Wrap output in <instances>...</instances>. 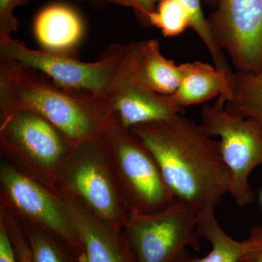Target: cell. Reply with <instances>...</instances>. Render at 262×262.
Here are the masks:
<instances>
[{"label": "cell", "mask_w": 262, "mask_h": 262, "mask_svg": "<svg viewBox=\"0 0 262 262\" xmlns=\"http://www.w3.org/2000/svg\"><path fill=\"white\" fill-rule=\"evenodd\" d=\"M20 110L44 117L75 146L98 140L110 120L106 98L67 89L39 71L0 57V115Z\"/></svg>", "instance_id": "7a4b0ae2"}, {"label": "cell", "mask_w": 262, "mask_h": 262, "mask_svg": "<svg viewBox=\"0 0 262 262\" xmlns=\"http://www.w3.org/2000/svg\"><path fill=\"white\" fill-rule=\"evenodd\" d=\"M81 3H85L94 8H102L113 5L111 0H76Z\"/></svg>", "instance_id": "484cf974"}, {"label": "cell", "mask_w": 262, "mask_h": 262, "mask_svg": "<svg viewBox=\"0 0 262 262\" xmlns=\"http://www.w3.org/2000/svg\"><path fill=\"white\" fill-rule=\"evenodd\" d=\"M205 3L208 6L215 7V0H203Z\"/></svg>", "instance_id": "4316f807"}, {"label": "cell", "mask_w": 262, "mask_h": 262, "mask_svg": "<svg viewBox=\"0 0 262 262\" xmlns=\"http://www.w3.org/2000/svg\"><path fill=\"white\" fill-rule=\"evenodd\" d=\"M0 203L8 207L21 220L56 235L82 259V248L61 198L2 158Z\"/></svg>", "instance_id": "9c48e42d"}, {"label": "cell", "mask_w": 262, "mask_h": 262, "mask_svg": "<svg viewBox=\"0 0 262 262\" xmlns=\"http://www.w3.org/2000/svg\"><path fill=\"white\" fill-rule=\"evenodd\" d=\"M130 130L154 157L176 199L203 213L215 211L229 194L230 175L220 142L208 136L201 124L179 114Z\"/></svg>", "instance_id": "6da1fadb"}, {"label": "cell", "mask_w": 262, "mask_h": 262, "mask_svg": "<svg viewBox=\"0 0 262 262\" xmlns=\"http://www.w3.org/2000/svg\"><path fill=\"white\" fill-rule=\"evenodd\" d=\"M201 125L208 136L220 138L221 155L230 175L229 194L237 206H249L255 198L250 176L262 165L261 127L229 111L221 96L214 104L203 106Z\"/></svg>", "instance_id": "52a82bcc"}, {"label": "cell", "mask_w": 262, "mask_h": 262, "mask_svg": "<svg viewBox=\"0 0 262 262\" xmlns=\"http://www.w3.org/2000/svg\"><path fill=\"white\" fill-rule=\"evenodd\" d=\"M113 5L133 8L142 25L149 27V18L157 9L159 0H111Z\"/></svg>", "instance_id": "cb8c5ba5"}, {"label": "cell", "mask_w": 262, "mask_h": 262, "mask_svg": "<svg viewBox=\"0 0 262 262\" xmlns=\"http://www.w3.org/2000/svg\"><path fill=\"white\" fill-rule=\"evenodd\" d=\"M98 141L130 214L154 213L173 203L154 157L130 129L108 121Z\"/></svg>", "instance_id": "3957f363"}, {"label": "cell", "mask_w": 262, "mask_h": 262, "mask_svg": "<svg viewBox=\"0 0 262 262\" xmlns=\"http://www.w3.org/2000/svg\"><path fill=\"white\" fill-rule=\"evenodd\" d=\"M34 32L44 51L69 55L80 42L84 26L75 10L68 5L53 4L38 13Z\"/></svg>", "instance_id": "5bb4252c"}, {"label": "cell", "mask_w": 262, "mask_h": 262, "mask_svg": "<svg viewBox=\"0 0 262 262\" xmlns=\"http://www.w3.org/2000/svg\"><path fill=\"white\" fill-rule=\"evenodd\" d=\"M0 218L6 226L18 262H35L18 215L4 204L0 203Z\"/></svg>", "instance_id": "44dd1931"}, {"label": "cell", "mask_w": 262, "mask_h": 262, "mask_svg": "<svg viewBox=\"0 0 262 262\" xmlns=\"http://www.w3.org/2000/svg\"><path fill=\"white\" fill-rule=\"evenodd\" d=\"M208 18L215 42L237 72L262 65V0H215Z\"/></svg>", "instance_id": "30bf717a"}, {"label": "cell", "mask_w": 262, "mask_h": 262, "mask_svg": "<svg viewBox=\"0 0 262 262\" xmlns=\"http://www.w3.org/2000/svg\"><path fill=\"white\" fill-rule=\"evenodd\" d=\"M200 212L180 200L147 214H130L123 227L138 262H175L201 248Z\"/></svg>", "instance_id": "ba28073f"}, {"label": "cell", "mask_w": 262, "mask_h": 262, "mask_svg": "<svg viewBox=\"0 0 262 262\" xmlns=\"http://www.w3.org/2000/svg\"><path fill=\"white\" fill-rule=\"evenodd\" d=\"M53 190L120 228L130 215L98 139L74 147L55 175Z\"/></svg>", "instance_id": "5b68a950"}, {"label": "cell", "mask_w": 262, "mask_h": 262, "mask_svg": "<svg viewBox=\"0 0 262 262\" xmlns=\"http://www.w3.org/2000/svg\"><path fill=\"white\" fill-rule=\"evenodd\" d=\"M75 146L59 129L33 112L0 115L2 159L53 192L55 175Z\"/></svg>", "instance_id": "277c9868"}, {"label": "cell", "mask_w": 262, "mask_h": 262, "mask_svg": "<svg viewBox=\"0 0 262 262\" xmlns=\"http://www.w3.org/2000/svg\"><path fill=\"white\" fill-rule=\"evenodd\" d=\"M179 68L180 82L171 96L182 107L206 103L217 96L225 99L229 97L231 81L215 67L194 61L183 63Z\"/></svg>", "instance_id": "9a60e30c"}, {"label": "cell", "mask_w": 262, "mask_h": 262, "mask_svg": "<svg viewBox=\"0 0 262 262\" xmlns=\"http://www.w3.org/2000/svg\"><path fill=\"white\" fill-rule=\"evenodd\" d=\"M19 220L35 262H82L80 256L56 235L31 222Z\"/></svg>", "instance_id": "ac0fdd59"}, {"label": "cell", "mask_w": 262, "mask_h": 262, "mask_svg": "<svg viewBox=\"0 0 262 262\" xmlns=\"http://www.w3.org/2000/svg\"><path fill=\"white\" fill-rule=\"evenodd\" d=\"M0 262H18L3 220L0 218Z\"/></svg>", "instance_id": "d4e9b609"}, {"label": "cell", "mask_w": 262, "mask_h": 262, "mask_svg": "<svg viewBox=\"0 0 262 262\" xmlns=\"http://www.w3.org/2000/svg\"><path fill=\"white\" fill-rule=\"evenodd\" d=\"M149 22L150 27L160 29L165 37L180 35L190 27L187 10L179 0H159Z\"/></svg>", "instance_id": "ffe728a7"}, {"label": "cell", "mask_w": 262, "mask_h": 262, "mask_svg": "<svg viewBox=\"0 0 262 262\" xmlns=\"http://www.w3.org/2000/svg\"><path fill=\"white\" fill-rule=\"evenodd\" d=\"M59 196L82 248V262H138L123 229L102 220L75 200Z\"/></svg>", "instance_id": "8fae6325"}, {"label": "cell", "mask_w": 262, "mask_h": 262, "mask_svg": "<svg viewBox=\"0 0 262 262\" xmlns=\"http://www.w3.org/2000/svg\"><path fill=\"white\" fill-rule=\"evenodd\" d=\"M242 256L239 262H262V225L253 226L243 241Z\"/></svg>", "instance_id": "603a6c76"}, {"label": "cell", "mask_w": 262, "mask_h": 262, "mask_svg": "<svg viewBox=\"0 0 262 262\" xmlns=\"http://www.w3.org/2000/svg\"><path fill=\"white\" fill-rule=\"evenodd\" d=\"M187 10L190 27L196 33L206 46L213 61L214 67L223 72L231 81L234 72L229 67L224 52L219 48L201 7V0H179Z\"/></svg>", "instance_id": "d6986e66"}, {"label": "cell", "mask_w": 262, "mask_h": 262, "mask_svg": "<svg viewBox=\"0 0 262 262\" xmlns=\"http://www.w3.org/2000/svg\"><path fill=\"white\" fill-rule=\"evenodd\" d=\"M261 204H262V193H261Z\"/></svg>", "instance_id": "83f0119b"}, {"label": "cell", "mask_w": 262, "mask_h": 262, "mask_svg": "<svg viewBox=\"0 0 262 262\" xmlns=\"http://www.w3.org/2000/svg\"><path fill=\"white\" fill-rule=\"evenodd\" d=\"M122 74V78L165 95L173 94L181 79L179 65L162 54L160 43L155 39L136 41L127 46Z\"/></svg>", "instance_id": "4fadbf2b"}, {"label": "cell", "mask_w": 262, "mask_h": 262, "mask_svg": "<svg viewBox=\"0 0 262 262\" xmlns=\"http://www.w3.org/2000/svg\"><path fill=\"white\" fill-rule=\"evenodd\" d=\"M127 46H108L95 62L81 61L69 55L32 49L10 35H0V57L39 71L67 89L108 99L121 80Z\"/></svg>", "instance_id": "8992f818"}, {"label": "cell", "mask_w": 262, "mask_h": 262, "mask_svg": "<svg viewBox=\"0 0 262 262\" xmlns=\"http://www.w3.org/2000/svg\"><path fill=\"white\" fill-rule=\"evenodd\" d=\"M32 1L34 0H0V35L11 36L18 30L19 20L15 16V10Z\"/></svg>", "instance_id": "7402d4cb"}, {"label": "cell", "mask_w": 262, "mask_h": 262, "mask_svg": "<svg viewBox=\"0 0 262 262\" xmlns=\"http://www.w3.org/2000/svg\"><path fill=\"white\" fill-rule=\"evenodd\" d=\"M108 102V121L127 129L185 113L171 95L160 94L126 78L121 79Z\"/></svg>", "instance_id": "7c38bea8"}, {"label": "cell", "mask_w": 262, "mask_h": 262, "mask_svg": "<svg viewBox=\"0 0 262 262\" xmlns=\"http://www.w3.org/2000/svg\"><path fill=\"white\" fill-rule=\"evenodd\" d=\"M230 85L226 108L251 119L262 129V65L255 72H234Z\"/></svg>", "instance_id": "2e32d148"}, {"label": "cell", "mask_w": 262, "mask_h": 262, "mask_svg": "<svg viewBox=\"0 0 262 262\" xmlns=\"http://www.w3.org/2000/svg\"><path fill=\"white\" fill-rule=\"evenodd\" d=\"M198 232L209 241L211 251L205 257L190 256L189 252L175 262H239L242 256L243 241H237L226 233L215 218V211L200 213Z\"/></svg>", "instance_id": "e0dca14e"}]
</instances>
